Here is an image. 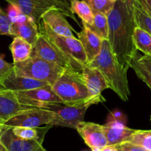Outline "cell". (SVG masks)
<instances>
[{"instance_id": "1", "label": "cell", "mask_w": 151, "mask_h": 151, "mask_svg": "<svg viewBox=\"0 0 151 151\" xmlns=\"http://www.w3.org/2000/svg\"><path fill=\"white\" fill-rule=\"evenodd\" d=\"M134 1L116 0L107 16L109 29L107 41L119 66L127 72L132 61L137 56L133 39L136 27Z\"/></svg>"}, {"instance_id": "2", "label": "cell", "mask_w": 151, "mask_h": 151, "mask_svg": "<svg viewBox=\"0 0 151 151\" xmlns=\"http://www.w3.org/2000/svg\"><path fill=\"white\" fill-rule=\"evenodd\" d=\"M88 65L100 71L109 89L114 91L122 101H128L130 91L127 80V72L119 66L107 40H103L101 52Z\"/></svg>"}, {"instance_id": "3", "label": "cell", "mask_w": 151, "mask_h": 151, "mask_svg": "<svg viewBox=\"0 0 151 151\" xmlns=\"http://www.w3.org/2000/svg\"><path fill=\"white\" fill-rule=\"evenodd\" d=\"M52 89L66 104H95L91 98L82 73L78 71L65 70L52 85Z\"/></svg>"}, {"instance_id": "4", "label": "cell", "mask_w": 151, "mask_h": 151, "mask_svg": "<svg viewBox=\"0 0 151 151\" xmlns=\"http://www.w3.org/2000/svg\"><path fill=\"white\" fill-rule=\"evenodd\" d=\"M39 30L47 36L57 50L72 64L76 70L81 73L82 67L88 65L83 47L75 36L68 37L56 34L43 22L39 26Z\"/></svg>"}, {"instance_id": "5", "label": "cell", "mask_w": 151, "mask_h": 151, "mask_svg": "<svg viewBox=\"0 0 151 151\" xmlns=\"http://www.w3.org/2000/svg\"><path fill=\"white\" fill-rule=\"evenodd\" d=\"M65 70L67 69L32 54L26 60L14 63L17 75L46 82L51 86Z\"/></svg>"}, {"instance_id": "6", "label": "cell", "mask_w": 151, "mask_h": 151, "mask_svg": "<svg viewBox=\"0 0 151 151\" xmlns=\"http://www.w3.org/2000/svg\"><path fill=\"white\" fill-rule=\"evenodd\" d=\"M11 5H15L22 14L35 22L38 26L42 22L43 15L52 8H57L62 11L66 17L72 19L77 23V19L70 8L65 6L56 0H5Z\"/></svg>"}, {"instance_id": "7", "label": "cell", "mask_w": 151, "mask_h": 151, "mask_svg": "<svg viewBox=\"0 0 151 151\" xmlns=\"http://www.w3.org/2000/svg\"><path fill=\"white\" fill-rule=\"evenodd\" d=\"M89 104L69 105L65 103H50L44 108L56 113V119L51 126H62L76 129L78 124L84 122L85 113Z\"/></svg>"}, {"instance_id": "8", "label": "cell", "mask_w": 151, "mask_h": 151, "mask_svg": "<svg viewBox=\"0 0 151 151\" xmlns=\"http://www.w3.org/2000/svg\"><path fill=\"white\" fill-rule=\"evenodd\" d=\"M56 119V113L47 109L32 107L19 113L3 124L5 127H40L51 124Z\"/></svg>"}, {"instance_id": "9", "label": "cell", "mask_w": 151, "mask_h": 151, "mask_svg": "<svg viewBox=\"0 0 151 151\" xmlns=\"http://www.w3.org/2000/svg\"><path fill=\"white\" fill-rule=\"evenodd\" d=\"M18 101L25 107L44 108L50 103H63L50 85L27 91H14Z\"/></svg>"}, {"instance_id": "10", "label": "cell", "mask_w": 151, "mask_h": 151, "mask_svg": "<svg viewBox=\"0 0 151 151\" xmlns=\"http://www.w3.org/2000/svg\"><path fill=\"white\" fill-rule=\"evenodd\" d=\"M39 32L40 34L36 43L33 46L31 54L47 61L50 63L59 65L64 69L76 71L74 69L72 64L57 50V48L47 39V36L40 30Z\"/></svg>"}, {"instance_id": "11", "label": "cell", "mask_w": 151, "mask_h": 151, "mask_svg": "<svg viewBox=\"0 0 151 151\" xmlns=\"http://www.w3.org/2000/svg\"><path fill=\"white\" fill-rule=\"evenodd\" d=\"M81 73L91 98L95 102V104L104 102L106 100L101 95V93L108 88V85L100 71L97 68L88 65L82 67Z\"/></svg>"}, {"instance_id": "12", "label": "cell", "mask_w": 151, "mask_h": 151, "mask_svg": "<svg viewBox=\"0 0 151 151\" xmlns=\"http://www.w3.org/2000/svg\"><path fill=\"white\" fill-rule=\"evenodd\" d=\"M76 130L91 150L102 149L107 147V141L102 125L84 121L78 124Z\"/></svg>"}, {"instance_id": "13", "label": "cell", "mask_w": 151, "mask_h": 151, "mask_svg": "<svg viewBox=\"0 0 151 151\" xmlns=\"http://www.w3.org/2000/svg\"><path fill=\"white\" fill-rule=\"evenodd\" d=\"M0 140L8 151H47L42 143L35 140H27L17 137L13 133L12 127H5L0 134Z\"/></svg>"}, {"instance_id": "14", "label": "cell", "mask_w": 151, "mask_h": 151, "mask_svg": "<svg viewBox=\"0 0 151 151\" xmlns=\"http://www.w3.org/2000/svg\"><path fill=\"white\" fill-rule=\"evenodd\" d=\"M32 107L23 106L13 91L0 88V124H3L12 117Z\"/></svg>"}, {"instance_id": "15", "label": "cell", "mask_w": 151, "mask_h": 151, "mask_svg": "<svg viewBox=\"0 0 151 151\" xmlns=\"http://www.w3.org/2000/svg\"><path fill=\"white\" fill-rule=\"evenodd\" d=\"M47 85L48 84L46 82L17 75L14 69L0 81V88L13 91H27L42 88Z\"/></svg>"}, {"instance_id": "16", "label": "cell", "mask_w": 151, "mask_h": 151, "mask_svg": "<svg viewBox=\"0 0 151 151\" xmlns=\"http://www.w3.org/2000/svg\"><path fill=\"white\" fill-rule=\"evenodd\" d=\"M66 16L61 11L54 8L49 10L43 15L42 22L45 23L56 34L68 37L73 36V28L67 21Z\"/></svg>"}, {"instance_id": "17", "label": "cell", "mask_w": 151, "mask_h": 151, "mask_svg": "<svg viewBox=\"0 0 151 151\" xmlns=\"http://www.w3.org/2000/svg\"><path fill=\"white\" fill-rule=\"evenodd\" d=\"M78 40L83 47L88 64L91 63L101 52L103 40L85 24H82V30L78 33Z\"/></svg>"}, {"instance_id": "18", "label": "cell", "mask_w": 151, "mask_h": 151, "mask_svg": "<svg viewBox=\"0 0 151 151\" xmlns=\"http://www.w3.org/2000/svg\"><path fill=\"white\" fill-rule=\"evenodd\" d=\"M102 126L107 141V146H114L127 142L136 130L129 128L124 123L116 121H109Z\"/></svg>"}, {"instance_id": "19", "label": "cell", "mask_w": 151, "mask_h": 151, "mask_svg": "<svg viewBox=\"0 0 151 151\" xmlns=\"http://www.w3.org/2000/svg\"><path fill=\"white\" fill-rule=\"evenodd\" d=\"M39 34V26L30 17L22 22L12 23L11 36L22 38L33 46L36 43Z\"/></svg>"}, {"instance_id": "20", "label": "cell", "mask_w": 151, "mask_h": 151, "mask_svg": "<svg viewBox=\"0 0 151 151\" xmlns=\"http://www.w3.org/2000/svg\"><path fill=\"white\" fill-rule=\"evenodd\" d=\"M12 53L14 63L22 62L30 56L33 50V45L20 37L14 38L9 47Z\"/></svg>"}, {"instance_id": "21", "label": "cell", "mask_w": 151, "mask_h": 151, "mask_svg": "<svg viewBox=\"0 0 151 151\" xmlns=\"http://www.w3.org/2000/svg\"><path fill=\"white\" fill-rule=\"evenodd\" d=\"M50 127L51 126L49 124H47V127H12V130L17 137L27 140L38 141L42 143L45 136Z\"/></svg>"}, {"instance_id": "22", "label": "cell", "mask_w": 151, "mask_h": 151, "mask_svg": "<svg viewBox=\"0 0 151 151\" xmlns=\"http://www.w3.org/2000/svg\"><path fill=\"white\" fill-rule=\"evenodd\" d=\"M70 8L74 14L82 19V24H91L93 22L94 14L88 3L84 0H70Z\"/></svg>"}, {"instance_id": "23", "label": "cell", "mask_w": 151, "mask_h": 151, "mask_svg": "<svg viewBox=\"0 0 151 151\" xmlns=\"http://www.w3.org/2000/svg\"><path fill=\"white\" fill-rule=\"evenodd\" d=\"M133 44L136 50H140L144 55L151 56V35L139 27H136L133 33Z\"/></svg>"}, {"instance_id": "24", "label": "cell", "mask_w": 151, "mask_h": 151, "mask_svg": "<svg viewBox=\"0 0 151 151\" xmlns=\"http://www.w3.org/2000/svg\"><path fill=\"white\" fill-rule=\"evenodd\" d=\"M86 25V24H85ZM87 27L102 40H108V22L107 16L101 13H94L93 22Z\"/></svg>"}, {"instance_id": "25", "label": "cell", "mask_w": 151, "mask_h": 151, "mask_svg": "<svg viewBox=\"0 0 151 151\" xmlns=\"http://www.w3.org/2000/svg\"><path fill=\"white\" fill-rule=\"evenodd\" d=\"M134 19L136 27L143 29L151 35V17L134 1Z\"/></svg>"}, {"instance_id": "26", "label": "cell", "mask_w": 151, "mask_h": 151, "mask_svg": "<svg viewBox=\"0 0 151 151\" xmlns=\"http://www.w3.org/2000/svg\"><path fill=\"white\" fill-rule=\"evenodd\" d=\"M127 142L136 144L147 150L151 151V130H136Z\"/></svg>"}, {"instance_id": "27", "label": "cell", "mask_w": 151, "mask_h": 151, "mask_svg": "<svg viewBox=\"0 0 151 151\" xmlns=\"http://www.w3.org/2000/svg\"><path fill=\"white\" fill-rule=\"evenodd\" d=\"M94 13H101L107 16L115 5L116 0H84Z\"/></svg>"}, {"instance_id": "28", "label": "cell", "mask_w": 151, "mask_h": 151, "mask_svg": "<svg viewBox=\"0 0 151 151\" xmlns=\"http://www.w3.org/2000/svg\"><path fill=\"white\" fill-rule=\"evenodd\" d=\"M136 57L132 61L130 68H133L138 77L145 82L148 88L151 90V75L137 62V58Z\"/></svg>"}, {"instance_id": "29", "label": "cell", "mask_w": 151, "mask_h": 151, "mask_svg": "<svg viewBox=\"0 0 151 151\" xmlns=\"http://www.w3.org/2000/svg\"><path fill=\"white\" fill-rule=\"evenodd\" d=\"M11 27H12V22L8 17V14L0 8V36L2 35L11 36Z\"/></svg>"}, {"instance_id": "30", "label": "cell", "mask_w": 151, "mask_h": 151, "mask_svg": "<svg viewBox=\"0 0 151 151\" xmlns=\"http://www.w3.org/2000/svg\"><path fill=\"white\" fill-rule=\"evenodd\" d=\"M7 14H8V17H9L12 23L22 22L25 21L28 18V17L22 14L17 7H16L15 5H11V4L8 8Z\"/></svg>"}, {"instance_id": "31", "label": "cell", "mask_w": 151, "mask_h": 151, "mask_svg": "<svg viewBox=\"0 0 151 151\" xmlns=\"http://www.w3.org/2000/svg\"><path fill=\"white\" fill-rule=\"evenodd\" d=\"M111 147H113L117 151H148L142 146L130 142H124Z\"/></svg>"}, {"instance_id": "32", "label": "cell", "mask_w": 151, "mask_h": 151, "mask_svg": "<svg viewBox=\"0 0 151 151\" xmlns=\"http://www.w3.org/2000/svg\"><path fill=\"white\" fill-rule=\"evenodd\" d=\"M13 69L14 63H8L0 56V81L5 78Z\"/></svg>"}, {"instance_id": "33", "label": "cell", "mask_w": 151, "mask_h": 151, "mask_svg": "<svg viewBox=\"0 0 151 151\" xmlns=\"http://www.w3.org/2000/svg\"><path fill=\"white\" fill-rule=\"evenodd\" d=\"M137 62L151 75V56L144 55L142 56H136Z\"/></svg>"}, {"instance_id": "34", "label": "cell", "mask_w": 151, "mask_h": 151, "mask_svg": "<svg viewBox=\"0 0 151 151\" xmlns=\"http://www.w3.org/2000/svg\"><path fill=\"white\" fill-rule=\"evenodd\" d=\"M109 121L120 122H122L124 124V122H125L126 121V119L122 113H121V112L119 111V110H116V111L113 112V113H110V118H109Z\"/></svg>"}, {"instance_id": "35", "label": "cell", "mask_w": 151, "mask_h": 151, "mask_svg": "<svg viewBox=\"0 0 151 151\" xmlns=\"http://www.w3.org/2000/svg\"><path fill=\"white\" fill-rule=\"evenodd\" d=\"M142 9L151 17V0H136Z\"/></svg>"}, {"instance_id": "36", "label": "cell", "mask_w": 151, "mask_h": 151, "mask_svg": "<svg viewBox=\"0 0 151 151\" xmlns=\"http://www.w3.org/2000/svg\"><path fill=\"white\" fill-rule=\"evenodd\" d=\"M91 151H117V150L114 149L113 147L107 146L106 147L102 148V149H93L91 150Z\"/></svg>"}, {"instance_id": "37", "label": "cell", "mask_w": 151, "mask_h": 151, "mask_svg": "<svg viewBox=\"0 0 151 151\" xmlns=\"http://www.w3.org/2000/svg\"><path fill=\"white\" fill-rule=\"evenodd\" d=\"M56 1L60 2V3H62V5H64L65 6L70 8V0H56Z\"/></svg>"}, {"instance_id": "38", "label": "cell", "mask_w": 151, "mask_h": 151, "mask_svg": "<svg viewBox=\"0 0 151 151\" xmlns=\"http://www.w3.org/2000/svg\"><path fill=\"white\" fill-rule=\"evenodd\" d=\"M0 151H8V150L6 149L5 145L2 144V142H1V140H0Z\"/></svg>"}, {"instance_id": "39", "label": "cell", "mask_w": 151, "mask_h": 151, "mask_svg": "<svg viewBox=\"0 0 151 151\" xmlns=\"http://www.w3.org/2000/svg\"><path fill=\"white\" fill-rule=\"evenodd\" d=\"M3 128H4V125H3V124H0V134H1V133H2V130H3Z\"/></svg>"}, {"instance_id": "40", "label": "cell", "mask_w": 151, "mask_h": 151, "mask_svg": "<svg viewBox=\"0 0 151 151\" xmlns=\"http://www.w3.org/2000/svg\"><path fill=\"white\" fill-rule=\"evenodd\" d=\"M150 121H151V116H150Z\"/></svg>"}]
</instances>
